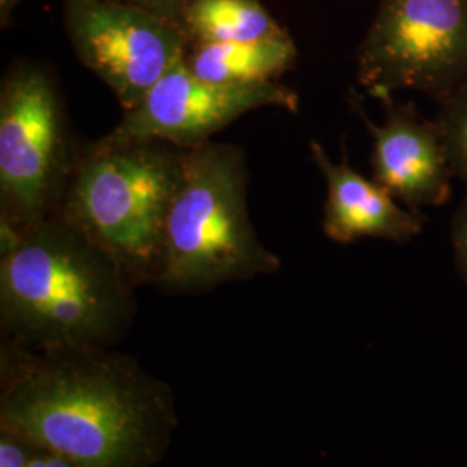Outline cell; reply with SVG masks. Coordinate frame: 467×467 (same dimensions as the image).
I'll return each mask as SVG.
<instances>
[{
    "mask_svg": "<svg viewBox=\"0 0 467 467\" xmlns=\"http://www.w3.org/2000/svg\"><path fill=\"white\" fill-rule=\"evenodd\" d=\"M179 426L173 389L117 348L0 343V430L78 467H152Z\"/></svg>",
    "mask_w": 467,
    "mask_h": 467,
    "instance_id": "6da1fadb",
    "label": "cell"
},
{
    "mask_svg": "<svg viewBox=\"0 0 467 467\" xmlns=\"http://www.w3.org/2000/svg\"><path fill=\"white\" fill-rule=\"evenodd\" d=\"M262 108L300 111V96L281 82L213 84L201 80L184 59L154 84L108 137L117 140H161L191 150L212 140L235 119Z\"/></svg>",
    "mask_w": 467,
    "mask_h": 467,
    "instance_id": "ba28073f",
    "label": "cell"
},
{
    "mask_svg": "<svg viewBox=\"0 0 467 467\" xmlns=\"http://www.w3.org/2000/svg\"><path fill=\"white\" fill-rule=\"evenodd\" d=\"M451 237L455 265L467 284V192L451 218Z\"/></svg>",
    "mask_w": 467,
    "mask_h": 467,
    "instance_id": "9a60e30c",
    "label": "cell"
},
{
    "mask_svg": "<svg viewBox=\"0 0 467 467\" xmlns=\"http://www.w3.org/2000/svg\"><path fill=\"white\" fill-rule=\"evenodd\" d=\"M182 28L192 42H254L287 30L260 0H185Z\"/></svg>",
    "mask_w": 467,
    "mask_h": 467,
    "instance_id": "7c38bea8",
    "label": "cell"
},
{
    "mask_svg": "<svg viewBox=\"0 0 467 467\" xmlns=\"http://www.w3.org/2000/svg\"><path fill=\"white\" fill-rule=\"evenodd\" d=\"M355 63L379 102L412 90L440 104L467 78V0H379Z\"/></svg>",
    "mask_w": 467,
    "mask_h": 467,
    "instance_id": "8992f818",
    "label": "cell"
},
{
    "mask_svg": "<svg viewBox=\"0 0 467 467\" xmlns=\"http://www.w3.org/2000/svg\"><path fill=\"white\" fill-rule=\"evenodd\" d=\"M185 150L161 140L82 146L57 210L106 251L135 287L160 281L168 213L184 175Z\"/></svg>",
    "mask_w": 467,
    "mask_h": 467,
    "instance_id": "3957f363",
    "label": "cell"
},
{
    "mask_svg": "<svg viewBox=\"0 0 467 467\" xmlns=\"http://www.w3.org/2000/svg\"><path fill=\"white\" fill-rule=\"evenodd\" d=\"M436 123L445 142L453 175L467 185V78L440 102Z\"/></svg>",
    "mask_w": 467,
    "mask_h": 467,
    "instance_id": "4fadbf2b",
    "label": "cell"
},
{
    "mask_svg": "<svg viewBox=\"0 0 467 467\" xmlns=\"http://www.w3.org/2000/svg\"><path fill=\"white\" fill-rule=\"evenodd\" d=\"M135 287L88 235L54 213L0 250V333L32 350L115 348Z\"/></svg>",
    "mask_w": 467,
    "mask_h": 467,
    "instance_id": "7a4b0ae2",
    "label": "cell"
},
{
    "mask_svg": "<svg viewBox=\"0 0 467 467\" xmlns=\"http://www.w3.org/2000/svg\"><path fill=\"white\" fill-rule=\"evenodd\" d=\"M21 2L23 0H0V25H2V28H5L11 23L13 15H15V11L19 7Z\"/></svg>",
    "mask_w": 467,
    "mask_h": 467,
    "instance_id": "e0dca14e",
    "label": "cell"
},
{
    "mask_svg": "<svg viewBox=\"0 0 467 467\" xmlns=\"http://www.w3.org/2000/svg\"><path fill=\"white\" fill-rule=\"evenodd\" d=\"M296 59L298 47L289 34L254 42H192L184 56L191 73L213 84L277 82Z\"/></svg>",
    "mask_w": 467,
    "mask_h": 467,
    "instance_id": "8fae6325",
    "label": "cell"
},
{
    "mask_svg": "<svg viewBox=\"0 0 467 467\" xmlns=\"http://www.w3.org/2000/svg\"><path fill=\"white\" fill-rule=\"evenodd\" d=\"M140 5L144 9H150L158 16L165 17L168 21H173L182 26V13H184L185 0H119Z\"/></svg>",
    "mask_w": 467,
    "mask_h": 467,
    "instance_id": "2e32d148",
    "label": "cell"
},
{
    "mask_svg": "<svg viewBox=\"0 0 467 467\" xmlns=\"http://www.w3.org/2000/svg\"><path fill=\"white\" fill-rule=\"evenodd\" d=\"M40 451L28 440L0 430V467H28Z\"/></svg>",
    "mask_w": 467,
    "mask_h": 467,
    "instance_id": "5bb4252c",
    "label": "cell"
},
{
    "mask_svg": "<svg viewBox=\"0 0 467 467\" xmlns=\"http://www.w3.org/2000/svg\"><path fill=\"white\" fill-rule=\"evenodd\" d=\"M310 158L322 173L327 196L322 231L339 244L372 237L409 243L422 233L420 212L403 206L383 185L350 167L347 158L334 161L318 140H310Z\"/></svg>",
    "mask_w": 467,
    "mask_h": 467,
    "instance_id": "30bf717a",
    "label": "cell"
},
{
    "mask_svg": "<svg viewBox=\"0 0 467 467\" xmlns=\"http://www.w3.org/2000/svg\"><path fill=\"white\" fill-rule=\"evenodd\" d=\"M362 104V96L350 90L351 109L372 137V179L410 210L443 206L451 200L455 175L436 119L420 117L412 104L391 99L381 102L383 123H374Z\"/></svg>",
    "mask_w": 467,
    "mask_h": 467,
    "instance_id": "9c48e42d",
    "label": "cell"
},
{
    "mask_svg": "<svg viewBox=\"0 0 467 467\" xmlns=\"http://www.w3.org/2000/svg\"><path fill=\"white\" fill-rule=\"evenodd\" d=\"M248 191L250 168L239 146L208 140L185 150L158 287L198 295L281 268V258L264 244L251 222Z\"/></svg>",
    "mask_w": 467,
    "mask_h": 467,
    "instance_id": "277c9868",
    "label": "cell"
},
{
    "mask_svg": "<svg viewBox=\"0 0 467 467\" xmlns=\"http://www.w3.org/2000/svg\"><path fill=\"white\" fill-rule=\"evenodd\" d=\"M63 23L75 56L115 94L123 111L184 59V28L119 0H63Z\"/></svg>",
    "mask_w": 467,
    "mask_h": 467,
    "instance_id": "52a82bcc",
    "label": "cell"
},
{
    "mask_svg": "<svg viewBox=\"0 0 467 467\" xmlns=\"http://www.w3.org/2000/svg\"><path fill=\"white\" fill-rule=\"evenodd\" d=\"M80 150L49 65L15 61L0 84V250L57 213Z\"/></svg>",
    "mask_w": 467,
    "mask_h": 467,
    "instance_id": "5b68a950",
    "label": "cell"
}]
</instances>
